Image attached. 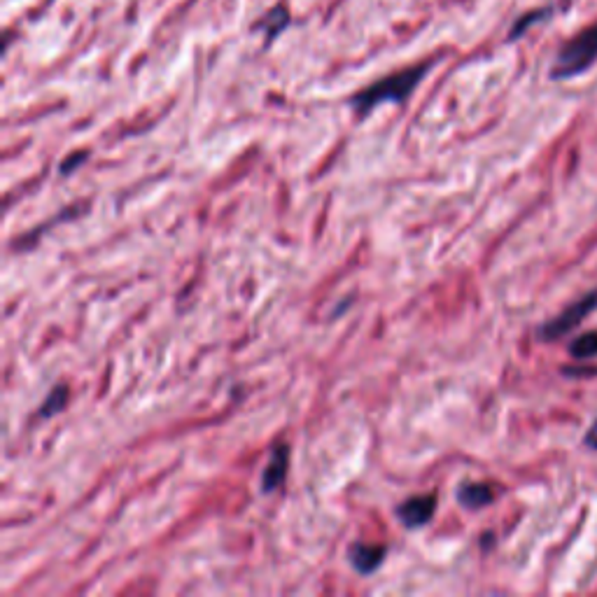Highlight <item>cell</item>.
Returning <instances> with one entry per match:
<instances>
[{
    "label": "cell",
    "instance_id": "5",
    "mask_svg": "<svg viewBox=\"0 0 597 597\" xmlns=\"http://www.w3.org/2000/svg\"><path fill=\"white\" fill-rule=\"evenodd\" d=\"M385 553H388V549L381 544H353L348 549V560L353 570L360 574H371L383 565Z\"/></svg>",
    "mask_w": 597,
    "mask_h": 597
},
{
    "label": "cell",
    "instance_id": "4",
    "mask_svg": "<svg viewBox=\"0 0 597 597\" xmlns=\"http://www.w3.org/2000/svg\"><path fill=\"white\" fill-rule=\"evenodd\" d=\"M397 518L402 521L404 528L418 530L425 528L427 523L432 521L434 514H437V495H416L404 500L397 507Z\"/></svg>",
    "mask_w": 597,
    "mask_h": 597
},
{
    "label": "cell",
    "instance_id": "6",
    "mask_svg": "<svg viewBox=\"0 0 597 597\" xmlns=\"http://www.w3.org/2000/svg\"><path fill=\"white\" fill-rule=\"evenodd\" d=\"M287 465H290V451H287L285 444H280L273 448L269 465H266L264 474H262V493H273L283 486L285 476H287Z\"/></svg>",
    "mask_w": 597,
    "mask_h": 597
},
{
    "label": "cell",
    "instance_id": "10",
    "mask_svg": "<svg viewBox=\"0 0 597 597\" xmlns=\"http://www.w3.org/2000/svg\"><path fill=\"white\" fill-rule=\"evenodd\" d=\"M549 17V7H544V10H532V12H525L521 19L516 21L514 26H511V33H509V40H518L523 33H528L530 26H535L537 21H542Z\"/></svg>",
    "mask_w": 597,
    "mask_h": 597
},
{
    "label": "cell",
    "instance_id": "12",
    "mask_svg": "<svg viewBox=\"0 0 597 597\" xmlns=\"http://www.w3.org/2000/svg\"><path fill=\"white\" fill-rule=\"evenodd\" d=\"M89 159V152H77V154H70V157L63 161L61 164V175H68V173H73L77 166L82 164V161H87Z\"/></svg>",
    "mask_w": 597,
    "mask_h": 597
},
{
    "label": "cell",
    "instance_id": "13",
    "mask_svg": "<svg viewBox=\"0 0 597 597\" xmlns=\"http://www.w3.org/2000/svg\"><path fill=\"white\" fill-rule=\"evenodd\" d=\"M586 446H591L593 451H597V420L591 425V430L586 434Z\"/></svg>",
    "mask_w": 597,
    "mask_h": 597
},
{
    "label": "cell",
    "instance_id": "2",
    "mask_svg": "<svg viewBox=\"0 0 597 597\" xmlns=\"http://www.w3.org/2000/svg\"><path fill=\"white\" fill-rule=\"evenodd\" d=\"M597 61V24L588 26L584 31L567 40L553 61L551 77L553 80H570L586 73Z\"/></svg>",
    "mask_w": 597,
    "mask_h": 597
},
{
    "label": "cell",
    "instance_id": "3",
    "mask_svg": "<svg viewBox=\"0 0 597 597\" xmlns=\"http://www.w3.org/2000/svg\"><path fill=\"white\" fill-rule=\"evenodd\" d=\"M595 308H597V292L588 294V297L577 301V304H572L570 308H567V311L560 313L556 320L549 322V325H544L542 332H539V334H542V339H546V341L560 339V336H565L567 332H570V329L577 327L588 313L595 311Z\"/></svg>",
    "mask_w": 597,
    "mask_h": 597
},
{
    "label": "cell",
    "instance_id": "7",
    "mask_svg": "<svg viewBox=\"0 0 597 597\" xmlns=\"http://www.w3.org/2000/svg\"><path fill=\"white\" fill-rule=\"evenodd\" d=\"M495 497L497 488L490 486V483H462L458 488V500L467 509L488 507V504H493Z\"/></svg>",
    "mask_w": 597,
    "mask_h": 597
},
{
    "label": "cell",
    "instance_id": "11",
    "mask_svg": "<svg viewBox=\"0 0 597 597\" xmlns=\"http://www.w3.org/2000/svg\"><path fill=\"white\" fill-rule=\"evenodd\" d=\"M570 353L579 360H586V357H595L597 355V332H588L579 339L572 341Z\"/></svg>",
    "mask_w": 597,
    "mask_h": 597
},
{
    "label": "cell",
    "instance_id": "8",
    "mask_svg": "<svg viewBox=\"0 0 597 597\" xmlns=\"http://www.w3.org/2000/svg\"><path fill=\"white\" fill-rule=\"evenodd\" d=\"M290 21H292V14L283 5H276L273 10L266 12L264 19L257 24L259 31L266 35V45H271V42L276 40L287 26H290Z\"/></svg>",
    "mask_w": 597,
    "mask_h": 597
},
{
    "label": "cell",
    "instance_id": "1",
    "mask_svg": "<svg viewBox=\"0 0 597 597\" xmlns=\"http://www.w3.org/2000/svg\"><path fill=\"white\" fill-rule=\"evenodd\" d=\"M430 68L432 63L425 61V63H418V66L399 70V73H392L388 77H383V80L369 84L367 89H362L360 94H355L350 103H353V108L360 117H367L371 110L383 103H404L406 98L416 91L418 84L423 82V77L430 73Z\"/></svg>",
    "mask_w": 597,
    "mask_h": 597
},
{
    "label": "cell",
    "instance_id": "9",
    "mask_svg": "<svg viewBox=\"0 0 597 597\" xmlns=\"http://www.w3.org/2000/svg\"><path fill=\"white\" fill-rule=\"evenodd\" d=\"M66 402H68V388H66V385H59V388H54L52 392H49L45 404H42L38 409V416L42 420L52 418L54 413H59L63 406H66Z\"/></svg>",
    "mask_w": 597,
    "mask_h": 597
}]
</instances>
